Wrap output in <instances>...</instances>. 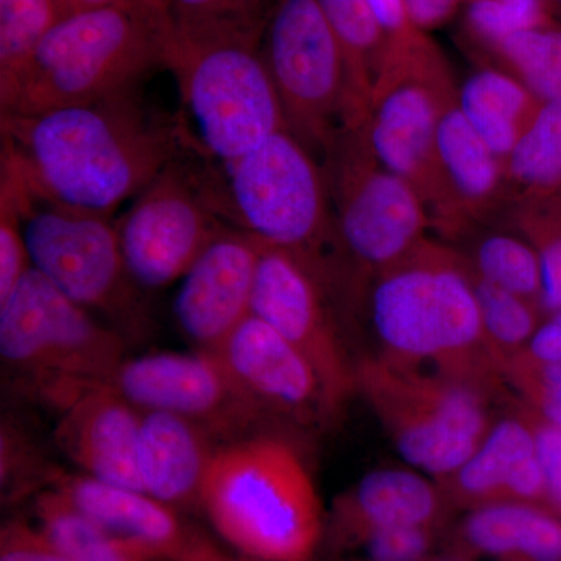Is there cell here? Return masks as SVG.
Returning <instances> with one entry per match:
<instances>
[{
  "mask_svg": "<svg viewBox=\"0 0 561 561\" xmlns=\"http://www.w3.org/2000/svg\"><path fill=\"white\" fill-rule=\"evenodd\" d=\"M321 165L339 250L356 271L353 289L426 241L430 210L412 184L376 160L362 127L343 131Z\"/></svg>",
  "mask_w": 561,
  "mask_h": 561,
  "instance_id": "10",
  "label": "cell"
},
{
  "mask_svg": "<svg viewBox=\"0 0 561 561\" xmlns=\"http://www.w3.org/2000/svg\"><path fill=\"white\" fill-rule=\"evenodd\" d=\"M46 489L58 491L77 508L122 538L138 542L165 561H214L221 552L179 511L144 491L125 489L54 468Z\"/></svg>",
  "mask_w": 561,
  "mask_h": 561,
  "instance_id": "18",
  "label": "cell"
},
{
  "mask_svg": "<svg viewBox=\"0 0 561 561\" xmlns=\"http://www.w3.org/2000/svg\"><path fill=\"white\" fill-rule=\"evenodd\" d=\"M39 530L72 561H165L77 511L58 491L44 489L33 502Z\"/></svg>",
  "mask_w": 561,
  "mask_h": 561,
  "instance_id": "27",
  "label": "cell"
},
{
  "mask_svg": "<svg viewBox=\"0 0 561 561\" xmlns=\"http://www.w3.org/2000/svg\"><path fill=\"white\" fill-rule=\"evenodd\" d=\"M470 275L486 346L502 373L512 357L527 348L546 316L537 302L479 278L471 268Z\"/></svg>",
  "mask_w": 561,
  "mask_h": 561,
  "instance_id": "31",
  "label": "cell"
},
{
  "mask_svg": "<svg viewBox=\"0 0 561 561\" xmlns=\"http://www.w3.org/2000/svg\"><path fill=\"white\" fill-rule=\"evenodd\" d=\"M2 490L7 497L20 496L24 491L33 489L35 483L49 482L54 468L44 467L38 459L31 443L25 440L20 431L14 430L10 423L2 424Z\"/></svg>",
  "mask_w": 561,
  "mask_h": 561,
  "instance_id": "39",
  "label": "cell"
},
{
  "mask_svg": "<svg viewBox=\"0 0 561 561\" xmlns=\"http://www.w3.org/2000/svg\"><path fill=\"white\" fill-rule=\"evenodd\" d=\"M58 412L55 442L83 474L142 491L138 472L139 409L105 383L80 391Z\"/></svg>",
  "mask_w": 561,
  "mask_h": 561,
  "instance_id": "19",
  "label": "cell"
},
{
  "mask_svg": "<svg viewBox=\"0 0 561 561\" xmlns=\"http://www.w3.org/2000/svg\"><path fill=\"white\" fill-rule=\"evenodd\" d=\"M457 98L445 55L427 33L413 31L387 44L367 116L360 125L376 160L419 192L432 228L443 210L438 125Z\"/></svg>",
  "mask_w": 561,
  "mask_h": 561,
  "instance_id": "8",
  "label": "cell"
},
{
  "mask_svg": "<svg viewBox=\"0 0 561 561\" xmlns=\"http://www.w3.org/2000/svg\"><path fill=\"white\" fill-rule=\"evenodd\" d=\"M524 351L535 359L561 364V311L545 317Z\"/></svg>",
  "mask_w": 561,
  "mask_h": 561,
  "instance_id": "43",
  "label": "cell"
},
{
  "mask_svg": "<svg viewBox=\"0 0 561 561\" xmlns=\"http://www.w3.org/2000/svg\"><path fill=\"white\" fill-rule=\"evenodd\" d=\"M356 387L402 459L437 483L471 456L493 424L486 391L381 356L357 365Z\"/></svg>",
  "mask_w": 561,
  "mask_h": 561,
  "instance_id": "9",
  "label": "cell"
},
{
  "mask_svg": "<svg viewBox=\"0 0 561 561\" xmlns=\"http://www.w3.org/2000/svg\"><path fill=\"white\" fill-rule=\"evenodd\" d=\"M60 7L62 14L79 13V11L101 9V7L113 5V3L128 2V0H55Z\"/></svg>",
  "mask_w": 561,
  "mask_h": 561,
  "instance_id": "45",
  "label": "cell"
},
{
  "mask_svg": "<svg viewBox=\"0 0 561 561\" xmlns=\"http://www.w3.org/2000/svg\"><path fill=\"white\" fill-rule=\"evenodd\" d=\"M438 485L449 504L467 511L502 501L548 507L545 476L526 411L522 408L516 415L493 421L478 448Z\"/></svg>",
  "mask_w": 561,
  "mask_h": 561,
  "instance_id": "20",
  "label": "cell"
},
{
  "mask_svg": "<svg viewBox=\"0 0 561 561\" xmlns=\"http://www.w3.org/2000/svg\"><path fill=\"white\" fill-rule=\"evenodd\" d=\"M502 378L519 394L523 408L561 427V364L535 359L523 351L504 365Z\"/></svg>",
  "mask_w": 561,
  "mask_h": 561,
  "instance_id": "36",
  "label": "cell"
},
{
  "mask_svg": "<svg viewBox=\"0 0 561 561\" xmlns=\"http://www.w3.org/2000/svg\"><path fill=\"white\" fill-rule=\"evenodd\" d=\"M478 231V230H474ZM463 254L479 278L537 302L541 308V271L537 251L522 232H479Z\"/></svg>",
  "mask_w": 561,
  "mask_h": 561,
  "instance_id": "30",
  "label": "cell"
},
{
  "mask_svg": "<svg viewBox=\"0 0 561 561\" xmlns=\"http://www.w3.org/2000/svg\"><path fill=\"white\" fill-rule=\"evenodd\" d=\"M537 203H546V205L551 206L553 210H557V213L561 216V197L559 198H552V201L548 202H537Z\"/></svg>",
  "mask_w": 561,
  "mask_h": 561,
  "instance_id": "46",
  "label": "cell"
},
{
  "mask_svg": "<svg viewBox=\"0 0 561 561\" xmlns=\"http://www.w3.org/2000/svg\"><path fill=\"white\" fill-rule=\"evenodd\" d=\"M456 103L472 130L504 161L542 102L504 70L481 65L457 87Z\"/></svg>",
  "mask_w": 561,
  "mask_h": 561,
  "instance_id": "25",
  "label": "cell"
},
{
  "mask_svg": "<svg viewBox=\"0 0 561 561\" xmlns=\"http://www.w3.org/2000/svg\"><path fill=\"white\" fill-rule=\"evenodd\" d=\"M210 353L264 415L305 426L334 416L311 362L254 313Z\"/></svg>",
  "mask_w": 561,
  "mask_h": 561,
  "instance_id": "16",
  "label": "cell"
},
{
  "mask_svg": "<svg viewBox=\"0 0 561 561\" xmlns=\"http://www.w3.org/2000/svg\"><path fill=\"white\" fill-rule=\"evenodd\" d=\"M368 3L386 33L387 39L401 38V36L416 31L408 20L402 0H368Z\"/></svg>",
  "mask_w": 561,
  "mask_h": 561,
  "instance_id": "44",
  "label": "cell"
},
{
  "mask_svg": "<svg viewBox=\"0 0 561 561\" xmlns=\"http://www.w3.org/2000/svg\"><path fill=\"white\" fill-rule=\"evenodd\" d=\"M108 386L139 411L175 413L214 438L241 440L264 413L210 351L161 353L125 359Z\"/></svg>",
  "mask_w": 561,
  "mask_h": 561,
  "instance_id": "15",
  "label": "cell"
},
{
  "mask_svg": "<svg viewBox=\"0 0 561 561\" xmlns=\"http://www.w3.org/2000/svg\"><path fill=\"white\" fill-rule=\"evenodd\" d=\"M32 267L13 191L0 183V301Z\"/></svg>",
  "mask_w": 561,
  "mask_h": 561,
  "instance_id": "38",
  "label": "cell"
},
{
  "mask_svg": "<svg viewBox=\"0 0 561 561\" xmlns=\"http://www.w3.org/2000/svg\"><path fill=\"white\" fill-rule=\"evenodd\" d=\"M171 25L158 0H128L62 18L24 69L0 88V116L138 92L165 68Z\"/></svg>",
  "mask_w": 561,
  "mask_h": 561,
  "instance_id": "3",
  "label": "cell"
},
{
  "mask_svg": "<svg viewBox=\"0 0 561 561\" xmlns=\"http://www.w3.org/2000/svg\"><path fill=\"white\" fill-rule=\"evenodd\" d=\"M268 0H160L173 32L262 35Z\"/></svg>",
  "mask_w": 561,
  "mask_h": 561,
  "instance_id": "34",
  "label": "cell"
},
{
  "mask_svg": "<svg viewBox=\"0 0 561 561\" xmlns=\"http://www.w3.org/2000/svg\"><path fill=\"white\" fill-rule=\"evenodd\" d=\"M287 130L320 162L343 131L360 127L341 46L317 0H278L261 38Z\"/></svg>",
  "mask_w": 561,
  "mask_h": 561,
  "instance_id": "11",
  "label": "cell"
},
{
  "mask_svg": "<svg viewBox=\"0 0 561 561\" xmlns=\"http://www.w3.org/2000/svg\"><path fill=\"white\" fill-rule=\"evenodd\" d=\"M209 171L214 201L230 227L330 271L328 251L341 250L327 176L297 136L280 130L239 160L209 161Z\"/></svg>",
  "mask_w": 561,
  "mask_h": 561,
  "instance_id": "6",
  "label": "cell"
},
{
  "mask_svg": "<svg viewBox=\"0 0 561 561\" xmlns=\"http://www.w3.org/2000/svg\"><path fill=\"white\" fill-rule=\"evenodd\" d=\"M2 168L39 202L111 217L191 147L179 119L139 91L33 114H3Z\"/></svg>",
  "mask_w": 561,
  "mask_h": 561,
  "instance_id": "1",
  "label": "cell"
},
{
  "mask_svg": "<svg viewBox=\"0 0 561 561\" xmlns=\"http://www.w3.org/2000/svg\"><path fill=\"white\" fill-rule=\"evenodd\" d=\"M456 540L465 560L561 561V516L527 502H493L468 511Z\"/></svg>",
  "mask_w": 561,
  "mask_h": 561,
  "instance_id": "24",
  "label": "cell"
},
{
  "mask_svg": "<svg viewBox=\"0 0 561 561\" xmlns=\"http://www.w3.org/2000/svg\"><path fill=\"white\" fill-rule=\"evenodd\" d=\"M201 507L247 559L312 561L324 538L327 523L308 467L294 446L271 435L217 448Z\"/></svg>",
  "mask_w": 561,
  "mask_h": 561,
  "instance_id": "4",
  "label": "cell"
},
{
  "mask_svg": "<svg viewBox=\"0 0 561 561\" xmlns=\"http://www.w3.org/2000/svg\"><path fill=\"white\" fill-rule=\"evenodd\" d=\"M504 172L515 205L561 197V99L541 103L505 158Z\"/></svg>",
  "mask_w": 561,
  "mask_h": 561,
  "instance_id": "28",
  "label": "cell"
},
{
  "mask_svg": "<svg viewBox=\"0 0 561 561\" xmlns=\"http://www.w3.org/2000/svg\"><path fill=\"white\" fill-rule=\"evenodd\" d=\"M442 530L420 526L373 530L346 552L354 553V561H430Z\"/></svg>",
  "mask_w": 561,
  "mask_h": 561,
  "instance_id": "37",
  "label": "cell"
},
{
  "mask_svg": "<svg viewBox=\"0 0 561 561\" xmlns=\"http://www.w3.org/2000/svg\"><path fill=\"white\" fill-rule=\"evenodd\" d=\"M448 497L430 476L415 468L368 472L334 502L328 530L330 548L345 553L364 535L389 527H437L448 515Z\"/></svg>",
  "mask_w": 561,
  "mask_h": 561,
  "instance_id": "22",
  "label": "cell"
},
{
  "mask_svg": "<svg viewBox=\"0 0 561 561\" xmlns=\"http://www.w3.org/2000/svg\"><path fill=\"white\" fill-rule=\"evenodd\" d=\"M465 0H402L405 14L412 27L420 32H431L442 27L456 16Z\"/></svg>",
  "mask_w": 561,
  "mask_h": 561,
  "instance_id": "42",
  "label": "cell"
},
{
  "mask_svg": "<svg viewBox=\"0 0 561 561\" xmlns=\"http://www.w3.org/2000/svg\"><path fill=\"white\" fill-rule=\"evenodd\" d=\"M0 356L60 409L80 391L110 383L125 345L119 332L98 323L31 267L0 301Z\"/></svg>",
  "mask_w": 561,
  "mask_h": 561,
  "instance_id": "7",
  "label": "cell"
},
{
  "mask_svg": "<svg viewBox=\"0 0 561 561\" xmlns=\"http://www.w3.org/2000/svg\"><path fill=\"white\" fill-rule=\"evenodd\" d=\"M443 210L434 228L446 238L471 234L512 202L504 161L483 142L454 101L443 113L437 133Z\"/></svg>",
  "mask_w": 561,
  "mask_h": 561,
  "instance_id": "21",
  "label": "cell"
},
{
  "mask_svg": "<svg viewBox=\"0 0 561 561\" xmlns=\"http://www.w3.org/2000/svg\"><path fill=\"white\" fill-rule=\"evenodd\" d=\"M523 409L529 416L534 430L538 459L545 476L548 507L561 516V427L546 423L526 408Z\"/></svg>",
  "mask_w": 561,
  "mask_h": 561,
  "instance_id": "41",
  "label": "cell"
},
{
  "mask_svg": "<svg viewBox=\"0 0 561 561\" xmlns=\"http://www.w3.org/2000/svg\"><path fill=\"white\" fill-rule=\"evenodd\" d=\"M261 38L171 28L165 69L179 87L180 121L192 149L214 164L239 160L275 133L287 130Z\"/></svg>",
  "mask_w": 561,
  "mask_h": 561,
  "instance_id": "5",
  "label": "cell"
},
{
  "mask_svg": "<svg viewBox=\"0 0 561 561\" xmlns=\"http://www.w3.org/2000/svg\"><path fill=\"white\" fill-rule=\"evenodd\" d=\"M476 57L518 80L538 101H560L561 22L512 33Z\"/></svg>",
  "mask_w": 561,
  "mask_h": 561,
  "instance_id": "29",
  "label": "cell"
},
{
  "mask_svg": "<svg viewBox=\"0 0 561 561\" xmlns=\"http://www.w3.org/2000/svg\"><path fill=\"white\" fill-rule=\"evenodd\" d=\"M116 228L125 267L138 289L161 290L183 278L230 228L214 201L208 160L187 147L133 198Z\"/></svg>",
  "mask_w": 561,
  "mask_h": 561,
  "instance_id": "12",
  "label": "cell"
},
{
  "mask_svg": "<svg viewBox=\"0 0 561 561\" xmlns=\"http://www.w3.org/2000/svg\"><path fill=\"white\" fill-rule=\"evenodd\" d=\"M214 561H262V560H254V559H247V557H242V559H232V557L227 556V553H221L219 559Z\"/></svg>",
  "mask_w": 561,
  "mask_h": 561,
  "instance_id": "48",
  "label": "cell"
},
{
  "mask_svg": "<svg viewBox=\"0 0 561 561\" xmlns=\"http://www.w3.org/2000/svg\"><path fill=\"white\" fill-rule=\"evenodd\" d=\"M262 247L247 232L230 227L180 279L173 316L198 348L216 350L251 316Z\"/></svg>",
  "mask_w": 561,
  "mask_h": 561,
  "instance_id": "17",
  "label": "cell"
},
{
  "mask_svg": "<svg viewBox=\"0 0 561 561\" xmlns=\"http://www.w3.org/2000/svg\"><path fill=\"white\" fill-rule=\"evenodd\" d=\"M0 561H72L36 524L9 522L0 531Z\"/></svg>",
  "mask_w": 561,
  "mask_h": 561,
  "instance_id": "40",
  "label": "cell"
},
{
  "mask_svg": "<svg viewBox=\"0 0 561 561\" xmlns=\"http://www.w3.org/2000/svg\"><path fill=\"white\" fill-rule=\"evenodd\" d=\"M341 46L357 124H364L386 58L387 39L368 0H317Z\"/></svg>",
  "mask_w": 561,
  "mask_h": 561,
  "instance_id": "26",
  "label": "cell"
},
{
  "mask_svg": "<svg viewBox=\"0 0 561 561\" xmlns=\"http://www.w3.org/2000/svg\"><path fill=\"white\" fill-rule=\"evenodd\" d=\"M513 224L537 251L541 271V309L561 311V216L546 203H519Z\"/></svg>",
  "mask_w": 561,
  "mask_h": 561,
  "instance_id": "35",
  "label": "cell"
},
{
  "mask_svg": "<svg viewBox=\"0 0 561 561\" xmlns=\"http://www.w3.org/2000/svg\"><path fill=\"white\" fill-rule=\"evenodd\" d=\"M0 181L16 198L32 267L90 312L133 316L138 287L125 267L116 224L36 201L9 169L2 168Z\"/></svg>",
  "mask_w": 561,
  "mask_h": 561,
  "instance_id": "13",
  "label": "cell"
},
{
  "mask_svg": "<svg viewBox=\"0 0 561 561\" xmlns=\"http://www.w3.org/2000/svg\"><path fill=\"white\" fill-rule=\"evenodd\" d=\"M365 298L378 356L470 383L489 394L505 386L483 335L468 262L426 239L404 260L354 291Z\"/></svg>",
  "mask_w": 561,
  "mask_h": 561,
  "instance_id": "2",
  "label": "cell"
},
{
  "mask_svg": "<svg viewBox=\"0 0 561 561\" xmlns=\"http://www.w3.org/2000/svg\"><path fill=\"white\" fill-rule=\"evenodd\" d=\"M217 448L208 431L175 413L140 411L138 472L144 493L171 507H201Z\"/></svg>",
  "mask_w": 561,
  "mask_h": 561,
  "instance_id": "23",
  "label": "cell"
},
{
  "mask_svg": "<svg viewBox=\"0 0 561 561\" xmlns=\"http://www.w3.org/2000/svg\"><path fill=\"white\" fill-rule=\"evenodd\" d=\"M463 35L472 54L527 28L560 24L546 0H465Z\"/></svg>",
  "mask_w": 561,
  "mask_h": 561,
  "instance_id": "33",
  "label": "cell"
},
{
  "mask_svg": "<svg viewBox=\"0 0 561 561\" xmlns=\"http://www.w3.org/2000/svg\"><path fill=\"white\" fill-rule=\"evenodd\" d=\"M430 561H470V560H465V559H460V557H443V559H432Z\"/></svg>",
  "mask_w": 561,
  "mask_h": 561,
  "instance_id": "49",
  "label": "cell"
},
{
  "mask_svg": "<svg viewBox=\"0 0 561 561\" xmlns=\"http://www.w3.org/2000/svg\"><path fill=\"white\" fill-rule=\"evenodd\" d=\"M62 18L55 0H0V88L16 79Z\"/></svg>",
  "mask_w": 561,
  "mask_h": 561,
  "instance_id": "32",
  "label": "cell"
},
{
  "mask_svg": "<svg viewBox=\"0 0 561 561\" xmlns=\"http://www.w3.org/2000/svg\"><path fill=\"white\" fill-rule=\"evenodd\" d=\"M330 280V273L312 261L262 247L251 313L275 328L311 362L335 415L356 387V367L346 356L332 316Z\"/></svg>",
  "mask_w": 561,
  "mask_h": 561,
  "instance_id": "14",
  "label": "cell"
},
{
  "mask_svg": "<svg viewBox=\"0 0 561 561\" xmlns=\"http://www.w3.org/2000/svg\"><path fill=\"white\" fill-rule=\"evenodd\" d=\"M546 2L552 7V10L556 11L557 16L561 20V0H546Z\"/></svg>",
  "mask_w": 561,
  "mask_h": 561,
  "instance_id": "47",
  "label": "cell"
}]
</instances>
